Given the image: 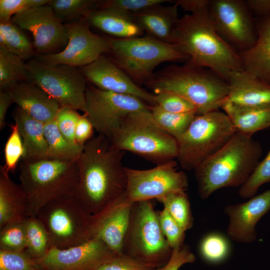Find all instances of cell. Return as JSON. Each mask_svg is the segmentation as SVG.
Returning a JSON list of instances; mask_svg holds the SVG:
<instances>
[{
	"instance_id": "cell-1",
	"label": "cell",
	"mask_w": 270,
	"mask_h": 270,
	"mask_svg": "<svg viewBox=\"0 0 270 270\" xmlns=\"http://www.w3.org/2000/svg\"><path fill=\"white\" fill-rule=\"evenodd\" d=\"M125 153L100 134L84 144L78 160L79 178L74 195L88 214L98 213L126 192Z\"/></svg>"
},
{
	"instance_id": "cell-2",
	"label": "cell",
	"mask_w": 270,
	"mask_h": 270,
	"mask_svg": "<svg viewBox=\"0 0 270 270\" xmlns=\"http://www.w3.org/2000/svg\"><path fill=\"white\" fill-rule=\"evenodd\" d=\"M169 44L187 55L192 63L210 70L226 81L232 72L243 69L238 52L218 34L208 10L179 18Z\"/></svg>"
},
{
	"instance_id": "cell-3",
	"label": "cell",
	"mask_w": 270,
	"mask_h": 270,
	"mask_svg": "<svg viewBox=\"0 0 270 270\" xmlns=\"http://www.w3.org/2000/svg\"><path fill=\"white\" fill-rule=\"evenodd\" d=\"M262 154L259 142L252 136L236 132L220 150L194 170L199 196L204 200L218 189L240 187L260 162Z\"/></svg>"
},
{
	"instance_id": "cell-4",
	"label": "cell",
	"mask_w": 270,
	"mask_h": 270,
	"mask_svg": "<svg viewBox=\"0 0 270 270\" xmlns=\"http://www.w3.org/2000/svg\"><path fill=\"white\" fill-rule=\"evenodd\" d=\"M144 84L154 94L164 90L182 96L195 106L197 115L219 110L226 102L228 93L226 80L189 60L182 66L165 67Z\"/></svg>"
},
{
	"instance_id": "cell-5",
	"label": "cell",
	"mask_w": 270,
	"mask_h": 270,
	"mask_svg": "<svg viewBox=\"0 0 270 270\" xmlns=\"http://www.w3.org/2000/svg\"><path fill=\"white\" fill-rule=\"evenodd\" d=\"M78 178V160H22L19 179L28 198L30 216H36L53 200L74 194Z\"/></svg>"
},
{
	"instance_id": "cell-6",
	"label": "cell",
	"mask_w": 270,
	"mask_h": 270,
	"mask_svg": "<svg viewBox=\"0 0 270 270\" xmlns=\"http://www.w3.org/2000/svg\"><path fill=\"white\" fill-rule=\"evenodd\" d=\"M110 141L116 148L157 165L174 160L178 156L176 139L158 126L150 109L129 114Z\"/></svg>"
},
{
	"instance_id": "cell-7",
	"label": "cell",
	"mask_w": 270,
	"mask_h": 270,
	"mask_svg": "<svg viewBox=\"0 0 270 270\" xmlns=\"http://www.w3.org/2000/svg\"><path fill=\"white\" fill-rule=\"evenodd\" d=\"M108 40L114 62L131 78L143 84L152 76L158 64L189 59L174 46L146 34Z\"/></svg>"
},
{
	"instance_id": "cell-8",
	"label": "cell",
	"mask_w": 270,
	"mask_h": 270,
	"mask_svg": "<svg viewBox=\"0 0 270 270\" xmlns=\"http://www.w3.org/2000/svg\"><path fill=\"white\" fill-rule=\"evenodd\" d=\"M236 132L228 116L219 110L196 115L176 140L181 166L194 170L220 150Z\"/></svg>"
},
{
	"instance_id": "cell-9",
	"label": "cell",
	"mask_w": 270,
	"mask_h": 270,
	"mask_svg": "<svg viewBox=\"0 0 270 270\" xmlns=\"http://www.w3.org/2000/svg\"><path fill=\"white\" fill-rule=\"evenodd\" d=\"M172 252L150 200L134 202L122 253L158 268L168 261Z\"/></svg>"
},
{
	"instance_id": "cell-10",
	"label": "cell",
	"mask_w": 270,
	"mask_h": 270,
	"mask_svg": "<svg viewBox=\"0 0 270 270\" xmlns=\"http://www.w3.org/2000/svg\"><path fill=\"white\" fill-rule=\"evenodd\" d=\"M90 216L74 195L72 194L48 202L39 210L36 216L48 232L50 248L64 249L80 244L90 239Z\"/></svg>"
},
{
	"instance_id": "cell-11",
	"label": "cell",
	"mask_w": 270,
	"mask_h": 270,
	"mask_svg": "<svg viewBox=\"0 0 270 270\" xmlns=\"http://www.w3.org/2000/svg\"><path fill=\"white\" fill-rule=\"evenodd\" d=\"M32 82L44 90L60 107L86 112V78L76 67L48 66L35 58L27 63Z\"/></svg>"
},
{
	"instance_id": "cell-12",
	"label": "cell",
	"mask_w": 270,
	"mask_h": 270,
	"mask_svg": "<svg viewBox=\"0 0 270 270\" xmlns=\"http://www.w3.org/2000/svg\"><path fill=\"white\" fill-rule=\"evenodd\" d=\"M149 109L138 98L100 89L87 87L84 113L98 134L111 140L122 120L130 113Z\"/></svg>"
},
{
	"instance_id": "cell-13",
	"label": "cell",
	"mask_w": 270,
	"mask_h": 270,
	"mask_svg": "<svg viewBox=\"0 0 270 270\" xmlns=\"http://www.w3.org/2000/svg\"><path fill=\"white\" fill-rule=\"evenodd\" d=\"M172 160L152 168L140 170L126 167L128 184L126 200L132 203L157 200L171 193L186 191L188 180L182 171H177Z\"/></svg>"
},
{
	"instance_id": "cell-14",
	"label": "cell",
	"mask_w": 270,
	"mask_h": 270,
	"mask_svg": "<svg viewBox=\"0 0 270 270\" xmlns=\"http://www.w3.org/2000/svg\"><path fill=\"white\" fill-rule=\"evenodd\" d=\"M208 12L218 34L234 49L240 52L254 45L256 22L246 2L210 0Z\"/></svg>"
},
{
	"instance_id": "cell-15",
	"label": "cell",
	"mask_w": 270,
	"mask_h": 270,
	"mask_svg": "<svg viewBox=\"0 0 270 270\" xmlns=\"http://www.w3.org/2000/svg\"><path fill=\"white\" fill-rule=\"evenodd\" d=\"M66 26L68 40L64 48L56 53L38 54L36 59L48 66L65 64L82 68L110 52L108 38L94 34L84 18Z\"/></svg>"
},
{
	"instance_id": "cell-16",
	"label": "cell",
	"mask_w": 270,
	"mask_h": 270,
	"mask_svg": "<svg viewBox=\"0 0 270 270\" xmlns=\"http://www.w3.org/2000/svg\"><path fill=\"white\" fill-rule=\"evenodd\" d=\"M48 4L22 11L11 20L22 30L32 34L33 46L40 55L56 53L68 40L66 24L55 16Z\"/></svg>"
},
{
	"instance_id": "cell-17",
	"label": "cell",
	"mask_w": 270,
	"mask_h": 270,
	"mask_svg": "<svg viewBox=\"0 0 270 270\" xmlns=\"http://www.w3.org/2000/svg\"><path fill=\"white\" fill-rule=\"evenodd\" d=\"M116 254L102 240L94 238L67 248H50L38 260L42 270H96Z\"/></svg>"
},
{
	"instance_id": "cell-18",
	"label": "cell",
	"mask_w": 270,
	"mask_h": 270,
	"mask_svg": "<svg viewBox=\"0 0 270 270\" xmlns=\"http://www.w3.org/2000/svg\"><path fill=\"white\" fill-rule=\"evenodd\" d=\"M125 193L98 213L90 216V239L96 238L100 240L116 254L122 253L134 204L126 200Z\"/></svg>"
},
{
	"instance_id": "cell-19",
	"label": "cell",
	"mask_w": 270,
	"mask_h": 270,
	"mask_svg": "<svg viewBox=\"0 0 270 270\" xmlns=\"http://www.w3.org/2000/svg\"><path fill=\"white\" fill-rule=\"evenodd\" d=\"M80 70L87 80L100 89L132 96L150 106L156 105L154 94L140 88L114 60L104 55Z\"/></svg>"
},
{
	"instance_id": "cell-20",
	"label": "cell",
	"mask_w": 270,
	"mask_h": 270,
	"mask_svg": "<svg viewBox=\"0 0 270 270\" xmlns=\"http://www.w3.org/2000/svg\"><path fill=\"white\" fill-rule=\"evenodd\" d=\"M270 210V189L246 202L226 206L224 212L229 218L228 236L237 242H252L257 237V222Z\"/></svg>"
},
{
	"instance_id": "cell-21",
	"label": "cell",
	"mask_w": 270,
	"mask_h": 270,
	"mask_svg": "<svg viewBox=\"0 0 270 270\" xmlns=\"http://www.w3.org/2000/svg\"><path fill=\"white\" fill-rule=\"evenodd\" d=\"M8 92L13 103L44 124L54 120L60 108L44 90L32 82L19 83Z\"/></svg>"
},
{
	"instance_id": "cell-22",
	"label": "cell",
	"mask_w": 270,
	"mask_h": 270,
	"mask_svg": "<svg viewBox=\"0 0 270 270\" xmlns=\"http://www.w3.org/2000/svg\"><path fill=\"white\" fill-rule=\"evenodd\" d=\"M255 22L254 44L238 54L244 70L270 85V16L257 18Z\"/></svg>"
},
{
	"instance_id": "cell-23",
	"label": "cell",
	"mask_w": 270,
	"mask_h": 270,
	"mask_svg": "<svg viewBox=\"0 0 270 270\" xmlns=\"http://www.w3.org/2000/svg\"><path fill=\"white\" fill-rule=\"evenodd\" d=\"M226 82V102L247 106L270 104V85L243 69L232 72Z\"/></svg>"
},
{
	"instance_id": "cell-24",
	"label": "cell",
	"mask_w": 270,
	"mask_h": 270,
	"mask_svg": "<svg viewBox=\"0 0 270 270\" xmlns=\"http://www.w3.org/2000/svg\"><path fill=\"white\" fill-rule=\"evenodd\" d=\"M84 18L89 26L117 38L142 36L144 32L132 14L107 8L90 10Z\"/></svg>"
},
{
	"instance_id": "cell-25",
	"label": "cell",
	"mask_w": 270,
	"mask_h": 270,
	"mask_svg": "<svg viewBox=\"0 0 270 270\" xmlns=\"http://www.w3.org/2000/svg\"><path fill=\"white\" fill-rule=\"evenodd\" d=\"M30 216L28 196L20 184L0 166V228L6 224L23 222Z\"/></svg>"
},
{
	"instance_id": "cell-26",
	"label": "cell",
	"mask_w": 270,
	"mask_h": 270,
	"mask_svg": "<svg viewBox=\"0 0 270 270\" xmlns=\"http://www.w3.org/2000/svg\"><path fill=\"white\" fill-rule=\"evenodd\" d=\"M22 140L24 152L22 160L34 162L48 159L44 124L34 119L16 106L12 114Z\"/></svg>"
},
{
	"instance_id": "cell-27",
	"label": "cell",
	"mask_w": 270,
	"mask_h": 270,
	"mask_svg": "<svg viewBox=\"0 0 270 270\" xmlns=\"http://www.w3.org/2000/svg\"><path fill=\"white\" fill-rule=\"evenodd\" d=\"M178 6H154L132 15L146 35L168 43L178 20Z\"/></svg>"
},
{
	"instance_id": "cell-28",
	"label": "cell",
	"mask_w": 270,
	"mask_h": 270,
	"mask_svg": "<svg viewBox=\"0 0 270 270\" xmlns=\"http://www.w3.org/2000/svg\"><path fill=\"white\" fill-rule=\"evenodd\" d=\"M236 132L248 136L270 127V104L241 106L227 102L221 108Z\"/></svg>"
},
{
	"instance_id": "cell-29",
	"label": "cell",
	"mask_w": 270,
	"mask_h": 270,
	"mask_svg": "<svg viewBox=\"0 0 270 270\" xmlns=\"http://www.w3.org/2000/svg\"><path fill=\"white\" fill-rule=\"evenodd\" d=\"M0 45V88L9 91L19 83L31 82L28 64Z\"/></svg>"
},
{
	"instance_id": "cell-30",
	"label": "cell",
	"mask_w": 270,
	"mask_h": 270,
	"mask_svg": "<svg viewBox=\"0 0 270 270\" xmlns=\"http://www.w3.org/2000/svg\"><path fill=\"white\" fill-rule=\"evenodd\" d=\"M44 132L48 144V159L78 160L84 146L68 142L60 132L55 119L44 124Z\"/></svg>"
},
{
	"instance_id": "cell-31",
	"label": "cell",
	"mask_w": 270,
	"mask_h": 270,
	"mask_svg": "<svg viewBox=\"0 0 270 270\" xmlns=\"http://www.w3.org/2000/svg\"><path fill=\"white\" fill-rule=\"evenodd\" d=\"M0 45L24 60L35 55L34 46L22 30L11 20L0 22Z\"/></svg>"
},
{
	"instance_id": "cell-32",
	"label": "cell",
	"mask_w": 270,
	"mask_h": 270,
	"mask_svg": "<svg viewBox=\"0 0 270 270\" xmlns=\"http://www.w3.org/2000/svg\"><path fill=\"white\" fill-rule=\"evenodd\" d=\"M26 252L33 258H44L50 250L48 235L37 216H30L24 221Z\"/></svg>"
},
{
	"instance_id": "cell-33",
	"label": "cell",
	"mask_w": 270,
	"mask_h": 270,
	"mask_svg": "<svg viewBox=\"0 0 270 270\" xmlns=\"http://www.w3.org/2000/svg\"><path fill=\"white\" fill-rule=\"evenodd\" d=\"M149 109L158 126L176 140L186 132L196 115L168 112L158 105L149 106Z\"/></svg>"
},
{
	"instance_id": "cell-34",
	"label": "cell",
	"mask_w": 270,
	"mask_h": 270,
	"mask_svg": "<svg viewBox=\"0 0 270 270\" xmlns=\"http://www.w3.org/2000/svg\"><path fill=\"white\" fill-rule=\"evenodd\" d=\"M186 232L192 228L194 218L190 203L185 191L171 193L158 200Z\"/></svg>"
},
{
	"instance_id": "cell-35",
	"label": "cell",
	"mask_w": 270,
	"mask_h": 270,
	"mask_svg": "<svg viewBox=\"0 0 270 270\" xmlns=\"http://www.w3.org/2000/svg\"><path fill=\"white\" fill-rule=\"evenodd\" d=\"M97 0H52L49 2L55 16L66 24L76 22L86 12L96 8Z\"/></svg>"
},
{
	"instance_id": "cell-36",
	"label": "cell",
	"mask_w": 270,
	"mask_h": 270,
	"mask_svg": "<svg viewBox=\"0 0 270 270\" xmlns=\"http://www.w3.org/2000/svg\"><path fill=\"white\" fill-rule=\"evenodd\" d=\"M230 244L227 238L216 232L204 236L200 242L199 252L202 258L212 264L220 262L230 252Z\"/></svg>"
},
{
	"instance_id": "cell-37",
	"label": "cell",
	"mask_w": 270,
	"mask_h": 270,
	"mask_svg": "<svg viewBox=\"0 0 270 270\" xmlns=\"http://www.w3.org/2000/svg\"><path fill=\"white\" fill-rule=\"evenodd\" d=\"M270 183V148L265 158L260 161L247 180L240 187L239 196L250 198L262 184Z\"/></svg>"
},
{
	"instance_id": "cell-38",
	"label": "cell",
	"mask_w": 270,
	"mask_h": 270,
	"mask_svg": "<svg viewBox=\"0 0 270 270\" xmlns=\"http://www.w3.org/2000/svg\"><path fill=\"white\" fill-rule=\"evenodd\" d=\"M0 250L21 252L26 250L24 222L9 224L0 228Z\"/></svg>"
},
{
	"instance_id": "cell-39",
	"label": "cell",
	"mask_w": 270,
	"mask_h": 270,
	"mask_svg": "<svg viewBox=\"0 0 270 270\" xmlns=\"http://www.w3.org/2000/svg\"><path fill=\"white\" fill-rule=\"evenodd\" d=\"M0 270H42L37 259L26 250L9 252L0 250Z\"/></svg>"
},
{
	"instance_id": "cell-40",
	"label": "cell",
	"mask_w": 270,
	"mask_h": 270,
	"mask_svg": "<svg viewBox=\"0 0 270 270\" xmlns=\"http://www.w3.org/2000/svg\"><path fill=\"white\" fill-rule=\"evenodd\" d=\"M156 105L165 111L178 114L194 113L195 106L182 96L168 91H160L154 94Z\"/></svg>"
},
{
	"instance_id": "cell-41",
	"label": "cell",
	"mask_w": 270,
	"mask_h": 270,
	"mask_svg": "<svg viewBox=\"0 0 270 270\" xmlns=\"http://www.w3.org/2000/svg\"><path fill=\"white\" fill-rule=\"evenodd\" d=\"M10 126L11 132L4 146L5 164L3 166L8 172L14 171L24 152L22 140L17 124L14 123Z\"/></svg>"
},
{
	"instance_id": "cell-42",
	"label": "cell",
	"mask_w": 270,
	"mask_h": 270,
	"mask_svg": "<svg viewBox=\"0 0 270 270\" xmlns=\"http://www.w3.org/2000/svg\"><path fill=\"white\" fill-rule=\"evenodd\" d=\"M162 231L172 249L184 244L185 231L178 225L167 210L164 209L158 212Z\"/></svg>"
},
{
	"instance_id": "cell-43",
	"label": "cell",
	"mask_w": 270,
	"mask_h": 270,
	"mask_svg": "<svg viewBox=\"0 0 270 270\" xmlns=\"http://www.w3.org/2000/svg\"><path fill=\"white\" fill-rule=\"evenodd\" d=\"M172 2L170 0H100L97 8H107L135 14L150 7Z\"/></svg>"
},
{
	"instance_id": "cell-44",
	"label": "cell",
	"mask_w": 270,
	"mask_h": 270,
	"mask_svg": "<svg viewBox=\"0 0 270 270\" xmlns=\"http://www.w3.org/2000/svg\"><path fill=\"white\" fill-rule=\"evenodd\" d=\"M158 267L122 253L116 254L96 270H152Z\"/></svg>"
},
{
	"instance_id": "cell-45",
	"label": "cell",
	"mask_w": 270,
	"mask_h": 270,
	"mask_svg": "<svg viewBox=\"0 0 270 270\" xmlns=\"http://www.w3.org/2000/svg\"><path fill=\"white\" fill-rule=\"evenodd\" d=\"M80 116L75 109L69 107H60L55 118L58 127L62 136L68 142L75 145H80L76 142L74 133Z\"/></svg>"
},
{
	"instance_id": "cell-46",
	"label": "cell",
	"mask_w": 270,
	"mask_h": 270,
	"mask_svg": "<svg viewBox=\"0 0 270 270\" xmlns=\"http://www.w3.org/2000/svg\"><path fill=\"white\" fill-rule=\"evenodd\" d=\"M49 0H0V22L10 21L16 14L32 8L48 4Z\"/></svg>"
},
{
	"instance_id": "cell-47",
	"label": "cell",
	"mask_w": 270,
	"mask_h": 270,
	"mask_svg": "<svg viewBox=\"0 0 270 270\" xmlns=\"http://www.w3.org/2000/svg\"><path fill=\"white\" fill-rule=\"evenodd\" d=\"M196 260V258L190 247L184 244L182 246L172 249L171 256L164 265L152 270H179L182 266L193 263Z\"/></svg>"
},
{
	"instance_id": "cell-48",
	"label": "cell",
	"mask_w": 270,
	"mask_h": 270,
	"mask_svg": "<svg viewBox=\"0 0 270 270\" xmlns=\"http://www.w3.org/2000/svg\"><path fill=\"white\" fill-rule=\"evenodd\" d=\"M94 127L86 116L80 115L75 129V140L78 144L84 146L93 137Z\"/></svg>"
},
{
	"instance_id": "cell-49",
	"label": "cell",
	"mask_w": 270,
	"mask_h": 270,
	"mask_svg": "<svg viewBox=\"0 0 270 270\" xmlns=\"http://www.w3.org/2000/svg\"><path fill=\"white\" fill-rule=\"evenodd\" d=\"M174 2L178 6L190 14L208 10L210 2L209 0H178Z\"/></svg>"
},
{
	"instance_id": "cell-50",
	"label": "cell",
	"mask_w": 270,
	"mask_h": 270,
	"mask_svg": "<svg viewBox=\"0 0 270 270\" xmlns=\"http://www.w3.org/2000/svg\"><path fill=\"white\" fill-rule=\"evenodd\" d=\"M246 3L257 18L270 16V0H248Z\"/></svg>"
},
{
	"instance_id": "cell-51",
	"label": "cell",
	"mask_w": 270,
	"mask_h": 270,
	"mask_svg": "<svg viewBox=\"0 0 270 270\" xmlns=\"http://www.w3.org/2000/svg\"><path fill=\"white\" fill-rule=\"evenodd\" d=\"M13 103L8 91L0 90V130L6 125V118L8 108Z\"/></svg>"
}]
</instances>
